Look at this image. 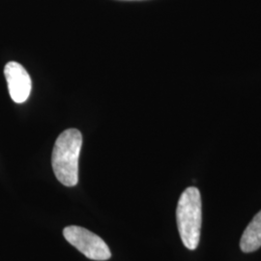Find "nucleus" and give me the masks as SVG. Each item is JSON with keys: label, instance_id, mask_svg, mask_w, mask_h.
Here are the masks:
<instances>
[{"label": "nucleus", "instance_id": "7ed1b4c3", "mask_svg": "<svg viewBox=\"0 0 261 261\" xmlns=\"http://www.w3.org/2000/svg\"><path fill=\"white\" fill-rule=\"evenodd\" d=\"M63 235L68 242L89 259L103 261L112 257L111 250L103 239L84 227L67 226L63 230Z\"/></svg>", "mask_w": 261, "mask_h": 261}, {"label": "nucleus", "instance_id": "39448f33", "mask_svg": "<svg viewBox=\"0 0 261 261\" xmlns=\"http://www.w3.org/2000/svg\"><path fill=\"white\" fill-rule=\"evenodd\" d=\"M261 247V211L253 217L246 227L240 241V248L244 252H255Z\"/></svg>", "mask_w": 261, "mask_h": 261}, {"label": "nucleus", "instance_id": "f257e3e1", "mask_svg": "<svg viewBox=\"0 0 261 261\" xmlns=\"http://www.w3.org/2000/svg\"><path fill=\"white\" fill-rule=\"evenodd\" d=\"M83 146V135L77 129L62 132L56 140L51 165L56 179L66 187H74L79 182V160Z\"/></svg>", "mask_w": 261, "mask_h": 261}, {"label": "nucleus", "instance_id": "20e7f679", "mask_svg": "<svg viewBox=\"0 0 261 261\" xmlns=\"http://www.w3.org/2000/svg\"><path fill=\"white\" fill-rule=\"evenodd\" d=\"M4 75L12 100L17 103H24L30 95L32 87L28 71L18 62L11 61L4 68Z\"/></svg>", "mask_w": 261, "mask_h": 261}, {"label": "nucleus", "instance_id": "f03ea898", "mask_svg": "<svg viewBox=\"0 0 261 261\" xmlns=\"http://www.w3.org/2000/svg\"><path fill=\"white\" fill-rule=\"evenodd\" d=\"M201 217V196L198 189L187 188L178 201L176 221L181 240L189 250H196L198 246Z\"/></svg>", "mask_w": 261, "mask_h": 261}]
</instances>
